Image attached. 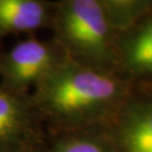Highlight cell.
Segmentation results:
<instances>
[{
  "instance_id": "6da1fadb",
  "label": "cell",
  "mask_w": 152,
  "mask_h": 152,
  "mask_svg": "<svg viewBox=\"0 0 152 152\" xmlns=\"http://www.w3.org/2000/svg\"><path fill=\"white\" fill-rule=\"evenodd\" d=\"M129 99V87L116 72L77 62L52 73L44 87L53 113L87 127L115 118Z\"/></svg>"
},
{
  "instance_id": "7a4b0ae2",
  "label": "cell",
  "mask_w": 152,
  "mask_h": 152,
  "mask_svg": "<svg viewBox=\"0 0 152 152\" xmlns=\"http://www.w3.org/2000/svg\"><path fill=\"white\" fill-rule=\"evenodd\" d=\"M61 33L77 63L100 70L118 66L117 41L97 0H72L61 12Z\"/></svg>"
},
{
  "instance_id": "3957f363",
  "label": "cell",
  "mask_w": 152,
  "mask_h": 152,
  "mask_svg": "<svg viewBox=\"0 0 152 152\" xmlns=\"http://www.w3.org/2000/svg\"><path fill=\"white\" fill-rule=\"evenodd\" d=\"M113 137L118 152H152V96L130 97L115 116Z\"/></svg>"
},
{
  "instance_id": "277c9868",
  "label": "cell",
  "mask_w": 152,
  "mask_h": 152,
  "mask_svg": "<svg viewBox=\"0 0 152 152\" xmlns=\"http://www.w3.org/2000/svg\"><path fill=\"white\" fill-rule=\"evenodd\" d=\"M118 63L135 76L152 77V15L117 41Z\"/></svg>"
},
{
  "instance_id": "5b68a950",
  "label": "cell",
  "mask_w": 152,
  "mask_h": 152,
  "mask_svg": "<svg viewBox=\"0 0 152 152\" xmlns=\"http://www.w3.org/2000/svg\"><path fill=\"white\" fill-rule=\"evenodd\" d=\"M53 54L49 46L36 39L17 44L8 59V71L11 79L19 85H26L50 75Z\"/></svg>"
},
{
  "instance_id": "8992f818",
  "label": "cell",
  "mask_w": 152,
  "mask_h": 152,
  "mask_svg": "<svg viewBox=\"0 0 152 152\" xmlns=\"http://www.w3.org/2000/svg\"><path fill=\"white\" fill-rule=\"evenodd\" d=\"M99 2L115 35L130 32L152 10V1L145 0H99Z\"/></svg>"
},
{
  "instance_id": "52a82bcc",
  "label": "cell",
  "mask_w": 152,
  "mask_h": 152,
  "mask_svg": "<svg viewBox=\"0 0 152 152\" xmlns=\"http://www.w3.org/2000/svg\"><path fill=\"white\" fill-rule=\"evenodd\" d=\"M44 6L34 0H0V26L10 31H32L45 19Z\"/></svg>"
},
{
  "instance_id": "ba28073f",
  "label": "cell",
  "mask_w": 152,
  "mask_h": 152,
  "mask_svg": "<svg viewBox=\"0 0 152 152\" xmlns=\"http://www.w3.org/2000/svg\"><path fill=\"white\" fill-rule=\"evenodd\" d=\"M58 152H118L112 140L106 136L87 132L64 141Z\"/></svg>"
},
{
  "instance_id": "9c48e42d",
  "label": "cell",
  "mask_w": 152,
  "mask_h": 152,
  "mask_svg": "<svg viewBox=\"0 0 152 152\" xmlns=\"http://www.w3.org/2000/svg\"><path fill=\"white\" fill-rule=\"evenodd\" d=\"M23 123V110L16 99L0 92V139L17 133Z\"/></svg>"
}]
</instances>
